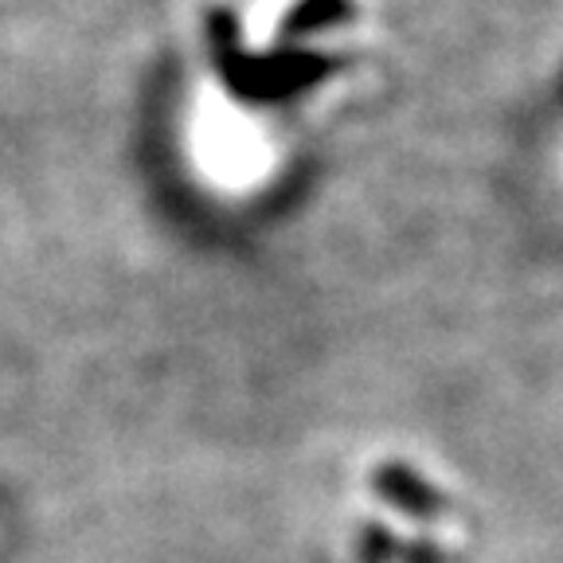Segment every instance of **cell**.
<instances>
[{
  "label": "cell",
  "instance_id": "obj_1",
  "mask_svg": "<svg viewBox=\"0 0 563 563\" xmlns=\"http://www.w3.org/2000/svg\"><path fill=\"white\" fill-rule=\"evenodd\" d=\"M376 32L349 0H278L211 9L196 32L185 150L216 192L243 196L286 168L294 114L313 118L349 95L372 63Z\"/></svg>",
  "mask_w": 563,
  "mask_h": 563
},
{
  "label": "cell",
  "instance_id": "obj_2",
  "mask_svg": "<svg viewBox=\"0 0 563 563\" xmlns=\"http://www.w3.org/2000/svg\"><path fill=\"white\" fill-rule=\"evenodd\" d=\"M349 563H470L477 520L454 474L415 450H372L336 509Z\"/></svg>",
  "mask_w": 563,
  "mask_h": 563
}]
</instances>
